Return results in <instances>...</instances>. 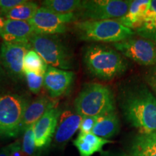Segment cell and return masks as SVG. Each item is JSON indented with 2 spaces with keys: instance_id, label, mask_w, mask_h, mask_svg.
I'll return each mask as SVG.
<instances>
[{
  "instance_id": "1",
  "label": "cell",
  "mask_w": 156,
  "mask_h": 156,
  "mask_svg": "<svg viewBox=\"0 0 156 156\" xmlns=\"http://www.w3.org/2000/svg\"><path fill=\"white\" fill-rule=\"evenodd\" d=\"M123 114L140 133L156 132V98L145 86L129 89L121 103Z\"/></svg>"
},
{
  "instance_id": "2",
  "label": "cell",
  "mask_w": 156,
  "mask_h": 156,
  "mask_svg": "<svg viewBox=\"0 0 156 156\" xmlns=\"http://www.w3.org/2000/svg\"><path fill=\"white\" fill-rule=\"evenodd\" d=\"M83 62L91 75L103 80H111L124 73L128 64L116 50L103 45L87 46Z\"/></svg>"
},
{
  "instance_id": "3",
  "label": "cell",
  "mask_w": 156,
  "mask_h": 156,
  "mask_svg": "<svg viewBox=\"0 0 156 156\" xmlns=\"http://www.w3.org/2000/svg\"><path fill=\"white\" fill-rule=\"evenodd\" d=\"M75 29L80 40L89 42L115 44L132 38L135 34L116 19L77 21Z\"/></svg>"
},
{
  "instance_id": "4",
  "label": "cell",
  "mask_w": 156,
  "mask_h": 156,
  "mask_svg": "<svg viewBox=\"0 0 156 156\" xmlns=\"http://www.w3.org/2000/svg\"><path fill=\"white\" fill-rule=\"evenodd\" d=\"M77 114L84 116H100L115 112L114 95L106 85L90 83L85 85L75 100Z\"/></svg>"
},
{
  "instance_id": "5",
  "label": "cell",
  "mask_w": 156,
  "mask_h": 156,
  "mask_svg": "<svg viewBox=\"0 0 156 156\" xmlns=\"http://www.w3.org/2000/svg\"><path fill=\"white\" fill-rule=\"evenodd\" d=\"M29 41L33 49L48 66L63 70L74 67L73 54L56 35L34 34Z\"/></svg>"
},
{
  "instance_id": "6",
  "label": "cell",
  "mask_w": 156,
  "mask_h": 156,
  "mask_svg": "<svg viewBox=\"0 0 156 156\" xmlns=\"http://www.w3.org/2000/svg\"><path fill=\"white\" fill-rule=\"evenodd\" d=\"M30 103L25 95L0 94V137L14 138L19 135L23 116Z\"/></svg>"
},
{
  "instance_id": "7",
  "label": "cell",
  "mask_w": 156,
  "mask_h": 156,
  "mask_svg": "<svg viewBox=\"0 0 156 156\" xmlns=\"http://www.w3.org/2000/svg\"><path fill=\"white\" fill-rule=\"evenodd\" d=\"M132 1L123 0H90L83 1V6L77 15L82 20H105L124 16Z\"/></svg>"
},
{
  "instance_id": "8",
  "label": "cell",
  "mask_w": 156,
  "mask_h": 156,
  "mask_svg": "<svg viewBox=\"0 0 156 156\" xmlns=\"http://www.w3.org/2000/svg\"><path fill=\"white\" fill-rule=\"evenodd\" d=\"M77 13L61 14L40 7L36 14L29 21L34 34L42 35H56L65 33L69 23L77 22Z\"/></svg>"
},
{
  "instance_id": "9",
  "label": "cell",
  "mask_w": 156,
  "mask_h": 156,
  "mask_svg": "<svg viewBox=\"0 0 156 156\" xmlns=\"http://www.w3.org/2000/svg\"><path fill=\"white\" fill-rule=\"evenodd\" d=\"M117 51L142 66L156 65V42L149 39L132 38L115 43Z\"/></svg>"
},
{
  "instance_id": "10",
  "label": "cell",
  "mask_w": 156,
  "mask_h": 156,
  "mask_svg": "<svg viewBox=\"0 0 156 156\" xmlns=\"http://www.w3.org/2000/svg\"><path fill=\"white\" fill-rule=\"evenodd\" d=\"M32 48L30 42H5L0 46V61L7 74L15 80L22 79L25 54Z\"/></svg>"
},
{
  "instance_id": "11",
  "label": "cell",
  "mask_w": 156,
  "mask_h": 156,
  "mask_svg": "<svg viewBox=\"0 0 156 156\" xmlns=\"http://www.w3.org/2000/svg\"><path fill=\"white\" fill-rule=\"evenodd\" d=\"M62 112L57 107L54 106L34 124L35 142L37 149L41 153L49 147L55 134L56 126Z\"/></svg>"
},
{
  "instance_id": "12",
  "label": "cell",
  "mask_w": 156,
  "mask_h": 156,
  "mask_svg": "<svg viewBox=\"0 0 156 156\" xmlns=\"http://www.w3.org/2000/svg\"><path fill=\"white\" fill-rule=\"evenodd\" d=\"M74 80L75 74L73 72L48 66L44 75V85L50 96L55 98L69 92Z\"/></svg>"
},
{
  "instance_id": "13",
  "label": "cell",
  "mask_w": 156,
  "mask_h": 156,
  "mask_svg": "<svg viewBox=\"0 0 156 156\" xmlns=\"http://www.w3.org/2000/svg\"><path fill=\"white\" fill-rule=\"evenodd\" d=\"M83 116L71 111H65L60 115L55 134L54 142L56 145H63L73 137L79 129Z\"/></svg>"
},
{
  "instance_id": "14",
  "label": "cell",
  "mask_w": 156,
  "mask_h": 156,
  "mask_svg": "<svg viewBox=\"0 0 156 156\" xmlns=\"http://www.w3.org/2000/svg\"><path fill=\"white\" fill-rule=\"evenodd\" d=\"M34 34L30 23L12 20H6L5 27L0 32V36L5 42H30Z\"/></svg>"
},
{
  "instance_id": "15",
  "label": "cell",
  "mask_w": 156,
  "mask_h": 156,
  "mask_svg": "<svg viewBox=\"0 0 156 156\" xmlns=\"http://www.w3.org/2000/svg\"><path fill=\"white\" fill-rule=\"evenodd\" d=\"M152 0H134L131 2L126 14L120 18L116 19L124 26L136 30L142 25L151 5Z\"/></svg>"
},
{
  "instance_id": "16",
  "label": "cell",
  "mask_w": 156,
  "mask_h": 156,
  "mask_svg": "<svg viewBox=\"0 0 156 156\" xmlns=\"http://www.w3.org/2000/svg\"><path fill=\"white\" fill-rule=\"evenodd\" d=\"M54 106H55L54 103L46 96H39L30 103L23 116L21 132L36 124L45 113Z\"/></svg>"
},
{
  "instance_id": "17",
  "label": "cell",
  "mask_w": 156,
  "mask_h": 156,
  "mask_svg": "<svg viewBox=\"0 0 156 156\" xmlns=\"http://www.w3.org/2000/svg\"><path fill=\"white\" fill-rule=\"evenodd\" d=\"M112 142L110 140L96 136L92 132H80L73 144L77 147L80 156H92L95 153L102 151L103 146Z\"/></svg>"
},
{
  "instance_id": "18",
  "label": "cell",
  "mask_w": 156,
  "mask_h": 156,
  "mask_svg": "<svg viewBox=\"0 0 156 156\" xmlns=\"http://www.w3.org/2000/svg\"><path fill=\"white\" fill-rule=\"evenodd\" d=\"M119 119L116 112L98 116L92 133L103 139L112 138L119 131Z\"/></svg>"
},
{
  "instance_id": "19",
  "label": "cell",
  "mask_w": 156,
  "mask_h": 156,
  "mask_svg": "<svg viewBox=\"0 0 156 156\" xmlns=\"http://www.w3.org/2000/svg\"><path fill=\"white\" fill-rule=\"evenodd\" d=\"M132 156H156V132L140 133L132 142Z\"/></svg>"
},
{
  "instance_id": "20",
  "label": "cell",
  "mask_w": 156,
  "mask_h": 156,
  "mask_svg": "<svg viewBox=\"0 0 156 156\" xmlns=\"http://www.w3.org/2000/svg\"><path fill=\"white\" fill-rule=\"evenodd\" d=\"M134 32L142 38L156 42V0H152L143 22Z\"/></svg>"
},
{
  "instance_id": "21",
  "label": "cell",
  "mask_w": 156,
  "mask_h": 156,
  "mask_svg": "<svg viewBox=\"0 0 156 156\" xmlns=\"http://www.w3.org/2000/svg\"><path fill=\"white\" fill-rule=\"evenodd\" d=\"M82 6L83 1L80 0H46L42 2V7L61 14L77 12Z\"/></svg>"
},
{
  "instance_id": "22",
  "label": "cell",
  "mask_w": 156,
  "mask_h": 156,
  "mask_svg": "<svg viewBox=\"0 0 156 156\" xmlns=\"http://www.w3.org/2000/svg\"><path fill=\"white\" fill-rule=\"evenodd\" d=\"M38 7V5L34 2L25 1L24 3L7 12L5 16L7 20L29 22L36 14Z\"/></svg>"
},
{
  "instance_id": "23",
  "label": "cell",
  "mask_w": 156,
  "mask_h": 156,
  "mask_svg": "<svg viewBox=\"0 0 156 156\" xmlns=\"http://www.w3.org/2000/svg\"><path fill=\"white\" fill-rule=\"evenodd\" d=\"M48 65L45 63L42 58L31 48L25 54L23 61V73H34L44 76Z\"/></svg>"
},
{
  "instance_id": "24",
  "label": "cell",
  "mask_w": 156,
  "mask_h": 156,
  "mask_svg": "<svg viewBox=\"0 0 156 156\" xmlns=\"http://www.w3.org/2000/svg\"><path fill=\"white\" fill-rule=\"evenodd\" d=\"M34 124L31 125L23 132L22 148L28 156H40L41 152L37 149L35 142Z\"/></svg>"
},
{
  "instance_id": "25",
  "label": "cell",
  "mask_w": 156,
  "mask_h": 156,
  "mask_svg": "<svg viewBox=\"0 0 156 156\" xmlns=\"http://www.w3.org/2000/svg\"><path fill=\"white\" fill-rule=\"evenodd\" d=\"M24 75L25 76L27 85L30 92L34 94H37L40 92L41 89L44 85V76L38 75V74L34 73H25Z\"/></svg>"
},
{
  "instance_id": "26",
  "label": "cell",
  "mask_w": 156,
  "mask_h": 156,
  "mask_svg": "<svg viewBox=\"0 0 156 156\" xmlns=\"http://www.w3.org/2000/svg\"><path fill=\"white\" fill-rule=\"evenodd\" d=\"M98 116H84L79 129L81 133H91L96 123Z\"/></svg>"
},
{
  "instance_id": "27",
  "label": "cell",
  "mask_w": 156,
  "mask_h": 156,
  "mask_svg": "<svg viewBox=\"0 0 156 156\" xmlns=\"http://www.w3.org/2000/svg\"><path fill=\"white\" fill-rule=\"evenodd\" d=\"M25 0H0V12L5 15L7 12L19 5L24 3Z\"/></svg>"
},
{
  "instance_id": "28",
  "label": "cell",
  "mask_w": 156,
  "mask_h": 156,
  "mask_svg": "<svg viewBox=\"0 0 156 156\" xmlns=\"http://www.w3.org/2000/svg\"><path fill=\"white\" fill-rule=\"evenodd\" d=\"M9 156H28L24 153L22 148V144L20 141H15L7 145Z\"/></svg>"
},
{
  "instance_id": "29",
  "label": "cell",
  "mask_w": 156,
  "mask_h": 156,
  "mask_svg": "<svg viewBox=\"0 0 156 156\" xmlns=\"http://www.w3.org/2000/svg\"><path fill=\"white\" fill-rule=\"evenodd\" d=\"M147 82L154 92L156 93V70L152 72L147 76Z\"/></svg>"
},
{
  "instance_id": "30",
  "label": "cell",
  "mask_w": 156,
  "mask_h": 156,
  "mask_svg": "<svg viewBox=\"0 0 156 156\" xmlns=\"http://www.w3.org/2000/svg\"><path fill=\"white\" fill-rule=\"evenodd\" d=\"M102 156H132L125 153H103Z\"/></svg>"
},
{
  "instance_id": "31",
  "label": "cell",
  "mask_w": 156,
  "mask_h": 156,
  "mask_svg": "<svg viewBox=\"0 0 156 156\" xmlns=\"http://www.w3.org/2000/svg\"><path fill=\"white\" fill-rule=\"evenodd\" d=\"M0 156H9V151L7 145L0 150Z\"/></svg>"
},
{
  "instance_id": "32",
  "label": "cell",
  "mask_w": 156,
  "mask_h": 156,
  "mask_svg": "<svg viewBox=\"0 0 156 156\" xmlns=\"http://www.w3.org/2000/svg\"><path fill=\"white\" fill-rule=\"evenodd\" d=\"M6 23V20L3 17L0 16V32L3 30Z\"/></svg>"
},
{
  "instance_id": "33",
  "label": "cell",
  "mask_w": 156,
  "mask_h": 156,
  "mask_svg": "<svg viewBox=\"0 0 156 156\" xmlns=\"http://www.w3.org/2000/svg\"><path fill=\"white\" fill-rule=\"evenodd\" d=\"M0 70H1V71H2V64H1V61H0Z\"/></svg>"
},
{
  "instance_id": "34",
  "label": "cell",
  "mask_w": 156,
  "mask_h": 156,
  "mask_svg": "<svg viewBox=\"0 0 156 156\" xmlns=\"http://www.w3.org/2000/svg\"><path fill=\"white\" fill-rule=\"evenodd\" d=\"M2 70H0V78H1V76H2Z\"/></svg>"
},
{
  "instance_id": "35",
  "label": "cell",
  "mask_w": 156,
  "mask_h": 156,
  "mask_svg": "<svg viewBox=\"0 0 156 156\" xmlns=\"http://www.w3.org/2000/svg\"><path fill=\"white\" fill-rule=\"evenodd\" d=\"M0 16H1V12H0Z\"/></svg>"
}]
</instances>
